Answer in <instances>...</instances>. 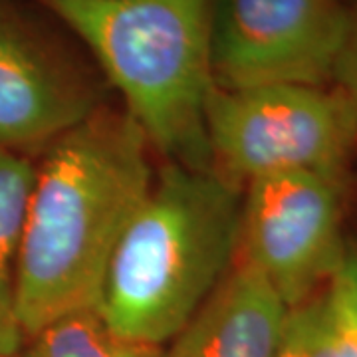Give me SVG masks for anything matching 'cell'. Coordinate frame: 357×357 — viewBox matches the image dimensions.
Returning a JSON list of instances; mask_svg holds the SVG:
<instances>
[{
  "label": "cell",
  "instance_id": "7c38bea8",
  "mask_svg": "<svg viewBox=\"0 0 357 357\" xmlns=\"http://www.w3.org/2000/svg\"><path fill=\"white\" fill-rule=\"evenodd\" d=\"M274 357H330L328 310L324 290L288 310Z\"/></svg>",
  "mask_w": 357,
  "mask_h": 357
},
{
  "label": "cell",
  "instance_id": "5bb4252c",
  "mask_svg": "<svg viewBox=\"0 0 357 357\" xmlns=\"http://www.w3.org/2000/svg\"><path fill=\"white\" fill-rule=\"evenodd\" d=\"M14 357H16V356H14Z\"/></svg>",
  "mask_w": 357,
  "mask_h": 357
},
{
  "label": "cell",
  "instance_id": "3957f363",
  "mask_svg": "<svg viewBox=\"0 0 357 357\" xmlns=\"http://www.w3.org/2000/svg\"><path fill=\"white\" fill-rule=\"evenodd\" d=\"M79 40L151 149L208 167L215 0H36Z\"/></svg>",
  "mask_w": 357,
  "mask_h": 357
},
{
  "label": "cell",
  "instance_id": "8992f818",
  "mask_svg": "<svg viewBox=\"0 0 357 357\" xmlns=\"http://www.w3.org/2000/svg\"><path fill=\"white\" fill-rule=\"evenodd\" d=\"M342 177L288 171L244 185L238 250L288 307L326 288L337 268L342 236Z\"/></svg>",
  "mask_w": 357,
  "mask_h": 357
},
{
  "label": "cell",
  "instance_id": "30bf717a",
  "mask_svg": "<svg viewBox=\"0 0 357 357\" xmlns=\"http://www.w3.org/2000/svg\"><path fill=\"white\" fill-rule=\"evenodd\" d=\"M163 347L119 335L96 307H86L54 319L30 335V347L16 357H163Z\"/></svg>",
  "mask_w": 357,
  "mask_h": 357
},
{
  "label": "cell",
  "instance_id": "5b68a950",
  "mask_svg": "<svg viewBox=\"0 0 357 357\" xmlns=\"http://www.w3.org/2000/svg\"><path fill=\"white\" fill-rule=\"evenodd\" d=\"M79 40L36 0H0V149H46L109 91Z\"/></svg>",
  "mask_w": 357,
  "mask_h": 357
},
{
  "label": "cell",
  "instance_id": "277c9868",
  "mask_svg": "<svg viewBox=\"0 0 357 357\" xmlns=\"http://www.w3.org/2000/svg\"><path fill=\"white\" fill-rule=\"evenodd\" d=\"M204 137L208 167L238 187L288 171L344 177L357 151V105L328 86L215 88Z\"/></svg>",
  "mask_w": 357,
  "mask_h": 357
},
{
  "label": "cell",
  "instance_id": "ba28073f",
  "mask_svg": "<svg viewBox=\"0 0 357 357\" xmlns=\"http://www.w3.org/2000/svg\"><path fill=\"white\" fill-rule=\"evenodd\" d=\"M290 307L241 258L163 357H274Z\"/></svg>",
  "mask_w": 357,
  "mask_h": 357
},
{
  "label": "cell",
  "instance_id": "6da1fadb",
  "mask_svg": "<svg viewBox=\"0 0 357 357\" xmlns=\"http://www.w3.org/2000/svg\"><path fill=\"white\" fill-rule=\"evenodd\" d=\"M151 145L123 107L103 103L34 165L18 260L24 337L96 307L129 218L151 189Z\"/></svg>",
  "mask_w": 357,
  "mask_h": 357
},
{
  "label": "cell",
  "instance_id": "4fadbf2b",
  "mask_svg": "<svg viewBox=\"0 0 357 357\" xmlns=\"http://www.w3.org/2000/svg\"><path fill=\"white\" fill-rule=\"evenodd\" d=\"M333 84L357 105V4L349 8V24L333 72Z\"/></svg>",
  "mask_w": 357,
  "mask_h": 357
},
{
  "label": "cell",
  "instance_id": "52a82bcc",
  "mask_svg": "<svg viewBox=\"0 0 357 357\" xmlns=\"http://www.w3.org/2000/svg\"><path fill=\"white\" fill-rule=\"evenodd\" d=\"M347 24L349 8L342 0H215L213 84L328 86Z\"/></svg>",
  "mask_w": 357,
  "mask_h": 357
},
{
  "label": "cell",
  "instance_id": "7a4b0ae2",
  "mask_svg": "<svg viewBox=\"0 0 357 357\" xmlns=\"http://www.w3.org/2000/svg\"><path fill=\"white\" fill-rule=\"evenodd\" d=\"M244 187L211 167L169 165L121 232L96 310L115 332L163 347L236 260Z\"/></svg>",
  "mask_w": 357,
  "mask_h": 357
},
{
  "label": "cell",
  "instance_id": "9c48e42d",
  "mask_svg": "<svg viewBox=\"0 0 357 357\" xmlns=\"http://www.w3.org/2000/svg\"><path fill=\"white\" fill-rule=\"evenodd\" d=\"M34 163L0 149V357L20 354L24 332L18 316V260Z\"/></svg>",
  "mask_w": 357,
  "mask_h": 357
},
{
  "label": "cell",
  "instance_id": "8fae6325",
  "mask_svg": "<svg viewBox=\"0 0 357 357\" xmlns=\"http://www.w3.org/2000/svg\"><path fill=\"white\" fill-rule=\"evenodd\" d=\"M324 294L330 357H357V243H345L342 260Z\"/></svg>",
  "mask_w": 357,
  "mask_h": 357
}]
</instances>
